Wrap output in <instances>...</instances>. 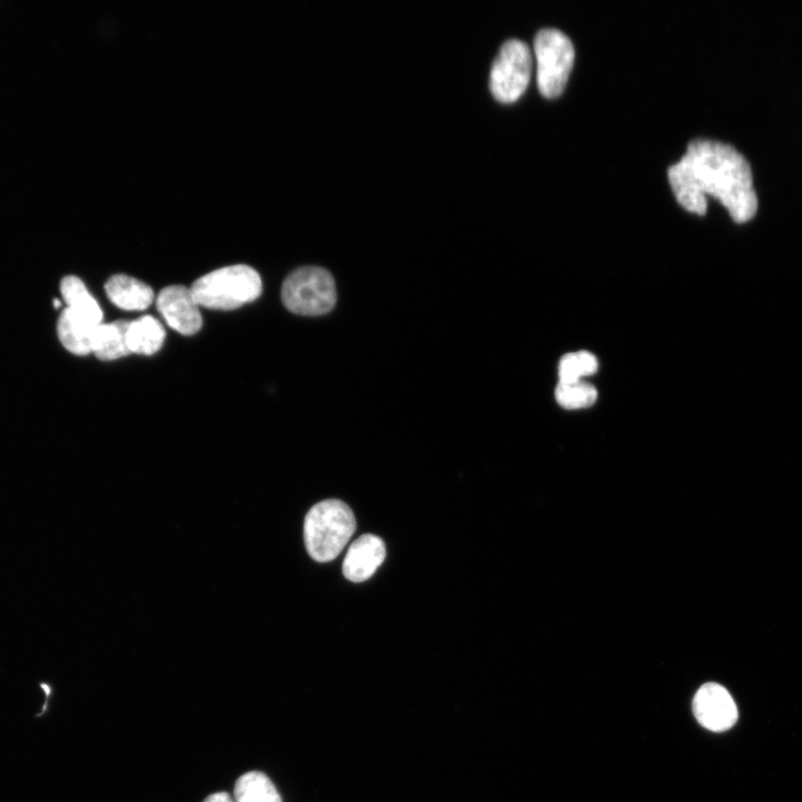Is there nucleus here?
Here are the masks:
<instances>
[{
  "label": "nucleus",
  "mask_w": 802,
  "mask_h": 802,
  "mask_svg": "<svg viewBox=\"0 0 802 802\" xmlns=\"http://www.w3.org/2000/svg\"><path fill=\"white\" fill-rule=\"evenodd\" d=\"M63 299L67 309L80 321L98 328L102 325L103 312L98 301L89 295L84 283L77 277L69 276L61 285Z\"/></svg>",
  "instance_id": "11"
},
{
  "label": "nucleus",
  "mask_w": 802,
  "mask_h": 802,
  "mask_svg": "<svg viewBox=\"0 0 802 802\" xmlns=\"http://www.w3.org/2000/svg\"><path fill=\"white\" fill-rule=\"evenodd\" d=\"M156 306L167 325L184 336H194L202 328V316L193 290L184 286L163 289Z\"/></svg>",
  "instance_id": "8"
},
{
  "label": "nucleus",
  "mask_w": 802,
  "mask_h": 802,
  "mask_svg": "<svg viewBox=\"0 0 802 802\" xmlns=\"http://www.w3.org/2000/svg\"><path fill=\"white\" fill-rule=\"evenodd\" d=\"M282 297L286 308L296 315L322 316L336 306V284L323 267L304 266L288 276Z\"/></svg>",
  "instance_id": "4"
},
{
  "label": "nucleus",
  "mask_w": 802,
  "mask_h": 802,
  "mask_svg": "<svg viewBox=\"0 0 802 802\" xmlns=\"http://www.w3.org/2000/svg\"><path fill=\"white\" fill-rule=\"evenodd\" d=\"M164 339L163 326L151 316L130 322L127 341L131 353L154 354L162 348Z\"/></svg>",
  "instance_id": "13"
},
{
  "label": "nucleus",
  "mask_w": 802,
  "mask_h": 802,
  "mask_svg": "<svg viewBox=\"0 0 802 802\" xmlns=\"http://www.w3.org/2000/svg\"><path fill=\"white\" fill-rule=\"evenodd\" d=\"M557 402L567 409H583L593 406L597 400V391L583 382L560 384L556 391Z\"/></svg>",
  "instance_id": "17"
},
{
  "label": "nucleus",
  "mask_w": 802,
  "mask_h": 802,
  "mask_svg": "<svg viewBox=\"0 0 802 802\" xmlns=\"http://www.w3.org/2000/svg\"><path fill=\"white\" fill-rule=\"evenodd\" d=\"M351 508L339 499L315 505L305 519V542L309 556L317 562L333 561L355 531Z\"/></svg>",
  "instance_id": "2"
},
{
  "label": "nucleus",
  "mask_w": 802,
  "mask_h": 802,
  "mask_svg": "<svg viewBox=\"0 0 802 802\" xmlns=\"http://www.w3.org/2000/svg\"><path fill=\"white\" fill-rule=\"evenodd\" d=\"M235 802H283L270 777L259 771L241 776L234 787Z\"/></svg>",
  "instance_id": "15"
},
{
  "label": "nucleus",
  "mask_w": 802,
  "mask_h": 802,
  "mask_svg": "<svg viewBox=\"0 0 802 802\" xmlns=\"http://www.w3.org/2000/svg\"><path fill=\"white\" fill-rule=\"evenodd\" d=\"M130 322L120 320L99 326L92 337V352L103 362H112L130 354L127 334Z\"/></svg>",
  "instance_id": "12"
},
{
  "label": "nucleus",
  "mask_w": 802,
  "mask_h": 802,
  "mask_svg": "<svg viewBox=\"0 0 802 802\" xmlns=\"http://www.w3.org/2000/svg\"><path fill=\"white\" fill-rule=\"evenodd\" d=\"M204 802H235L228 792H218L209 795Z\"/></svg>",
  "instance_id": "18"
},
{
  "label": "nucleus",
  "mask_w": 802,
  "mask_h": 802,
  "mask_svg": "<svg viewBox=\"0 0 802 802\" xmlns=\"http://www.w3.org/2000/svg\"><path fill=\"white\" fill-rule=\"evenodd\" d=\"M668 175L678 202L690 212L706 213L705 196L718 199L738 223L750 221L758 211L751 166L729 144L692 141L681 161L669 167Z\"/></svg>",
  "instance_id": "1"
},
{
  "label": "nucleus",
  "mask_w": 802,
  "mask_h": 802,
  "mask_svg": "<svg viewBox=\"0 0 802 802\" xmlns=\"http://www.w3.org/2000/svg\"><path fill=\"white\" fill-rule=\"evenodd\" d=\"M54 306H55V308H59L62 306V304L59 300H55Z\"/></svg>",
  "instance_id": "19"
},
{
  "label": "nucleus",
  "mask_w": 802,
  "mask_h": 802,
  "mask_svg": "<svg viewBox=\"0 0 802 802\" xmlns=\"http://www.w3.org/2000/svg\"><path fill=\"white\" fill-rule=\"evenodd\" d=\"M538 62V85L547 99L559 98L572 72L575 50L572 41L561 31L545 29L534 39Z\"/></svg>",
  "instance_id": "5"
},
{
  "label": "nucleus",
  "mask_w": 802,
  "mask_h": 802,
  "mask_svg": "<svg viewBox=\"0 0 802 802\" xmlns=\"http://www.w3.org/2000/svg\"><path fill=\"white\" fill-rule=\"evenodd\" d=\"M191 290L199 306L230 311L256 300L262 293V282L253 267L238 264L204 276Z\"/></svg>",
  "instance_id": "3"
},
{
  "label": "nucleus",
  "mask_w": 802,
  "mask_h": 802,
  "mask_svg": "<svg viewBox=\"0 0 802 802\" xmlns=\"http://www.w3.org/2000/svg\"><path fill=\"white\" fill-rule=\"evenodd\" d=\"M597 370L596 356L589 351L565 354L559 365L560 384L582 382L583 377L594 375Z\"/></svg>",
  "instance_id": "16"
},
{
  "label": "nucleus",
  "mask_w": 802,
  "mask_h": 802,
  "mask_svg": "<svg viewBox=\"0 0 802 802\" xmlns=\"http://www.w3.org/2000/svg\"><path fill=\"white\" fill-rule=\"evenodd\" d=\"M693 713L702 727L715 733L729 730L738 721L734 697L718 683H706L699 689L693 699Z\"/></svg>",
  "instance_id": "7"
},
{
  "label": "nucleus",
  "mask_w": 802,
  "mask_h": 802,
  "mask_svg": "<svg viewBox=\"0 0 802 802\" xmlns=\"http://www.w3.org/2000/svg\"><path fill=\"white\" fill-rule=\"evenodd\" d=\"M385 559L384 541L376 535H363L348 550L342 567L343 575L351 582H365L376 573Z\"/></svg>",
  "instance_id": "9"
},
{
  "label": "nucleus",
  "mask_w": 802,
  "mask_h": 802,
  "mask_svg": "<svg viewBox=\"0 0 802 802\" xmlns=\"http://www.w3.org/2000/svg\"><path fill=\"white\" fill-rule=\"evenodd\" d=\"M531 68L527 44L518 40L504 43L491 69L490 88L494 98L504 105L516 102L526 91Z\"/></svg>",
  "instance_id": "6"
},
{
  "label": "nucleus",
  "mask_w": 802,
  "mask_h": 802,
  "mask_svg": "<svg viewBox=\"0 0 802 802\" xmlns=\"http://www.w3.org/2000/svg\"><path fill=\"white\" fill-rule=\"evenodd\" d=\"M106 290L110 300L127 311L145 310L154 299L153 290L147 285L125 275L112 277L108 282Z\"/></svg>",
  "instance_id": "10"
},
{
  "label": "nucleus",
  "mask_w": 802,
  "mask_h": 802,
  "mask_svg": "<svg viewBox=\"0 0 802 802\" xmlns=\"http://www.w3.org/2000/svg\"><path fill=\"white\" fill-rule=\"evenodd\" d=\"M97 328L78 320L67 308L57 322V333L63 345L74 354L92 353V337Z\"/></svg>",
  "instance_id": "14"
}]
</instances>
